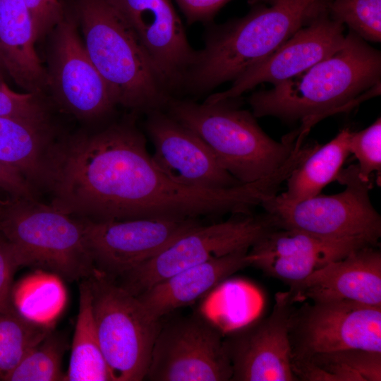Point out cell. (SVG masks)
<instances>
[{
	"label": "cell",
	"instance_id": "cell-1",
	"mask_svg": "<svg viewBox=\"0 0 381 381\" xmlns=\"http://www.w3.org/2000/svg\"><path fill=\"white\" fill-rule=\"evenodd\" d=\"M329 0H273L246 16L210 27L181 89L198 95L234 80L295 32L328 11Z\"/></svg>",
	"mask_w": 381,
	"mask_h": 381
},
{
	"label": "cell",
	"instance_id": "cell-2",
	"mask_svg": "<svg viewBox=\"0 0 381 381\" xmlns=\"http://www.w3.org/2000/svg\"><path fill=\"white\" fill-rule=\"evenodd\" d=\"M380 52L350 31L341 47L301 74L252 94L255 117L302 120L308 130L322 116L346 107L366 90L380 86Z\"/></svg>",
	"mask_w": 381,
	"mask_h": 381
},
{
	"label": "cell",
	"instance_id": "cell-3",
	"mask_svg": "<svg viewBox=\"0 0 381 381\" xmlns=\"http://www.w3.org/2000/svg\"><path fill=\"white\" fill-rule=\"evenodd\" d=\"M85 47L116 104L137 113L164 109L171 97L138 37L107 0H75Z\"/></svg>",
	"mask_w": 381,
	"mask_h": 381
},
{
	"label": "cell",
	"instance_id": "cell-4",
	"mask_svg": "<svg viewBox=\"0 0 381 381\" xmlns=\"http://www.w3.org/2000/svg\"><path fill=\"white\" fill-rule=\"evenodd\" d=\"M164 110L200 136L222 167L243 184L276 171L296 146L298 135L274 140L253 113L232 104L231 99L200 104L171 97Z\"/></svg>",
	"mask_w": 381,
	"mask_h": 381
},
{
	"label": "cell",
	"instance_id": "cell-5",
	"mask_svg": "<svg viewBox=\"0 0 381 381\" xmlns=\"http://www.w3.org/2000/svg\"><path fill=\"white\" fill-rule=\"evenodd\" d=\"M0 234L20 266L49 270L69 281L87 278L95 267L81 219L37 198L0 199Z\"/></svg>",
	"mask_w": 381,
	"mask_h": 381
},
{
	"label": "cell",
	"instance_id": "cell-6",
	"mask_svg": "<svg viewBox=\"0 0 381 381\" xmlns=\"http://www.w3.org/2000/svg\"><path fill=\"white\" fill-rule=\"evenodd\" d=\"M98 340L112 381H141L147 374L161 320H152L137 296L94 267L86 278Z\"/></svg>",
	"mask_w": 381,
	"mask_h": 381
},
{
	"label": "cell",
	"instance_id": "cell-7",
	"mask_svg": "<svg viewBox=\"0 0 381 381\" xmlns=\"http://www.w3.org/2000/svg\"><path fill=\"white\" fill-rule=\"evenodd\" d=\"M337 181L345 186L341 193H320L294 202L276 194L261 206L278 229H294L328 238H360L378 246L381 217L370 199V179H363L356 164L341 169Z\"/></svg>",
	"mask_w": 381,
	"mask_h": 381
},
{
	"label": "cell",
	"instance_id": "cell-8",
	"mask_svg": "<svg viewBox=\"0 0 381 381\" xmlns=\"http://www.w3.org/2000/svg\"><path fill=\"white\" fill-rule=\"evenodd\" d=\"M277 229L265 213L233 214L226 221L191 228L151 259L121 276L120 283L137 296L157 282L185 269L229 253L250 249Z\"/></svg>",
	"mask_w": 381,
	"mask_h": 381
},
{
	"label": "cell",
	"instance_id": "cell-9",
	"mask_svg": "<svg viewBox=\"0 0 381 381\" xmlns=\"http://www.w3.org/2000/svg\"><path fill=\"white\" fill-rule=\"evenodd\" d=\"M221 328L199 313L162 322L144 380L229 381L232 367Z\"/></svg>",
	"mask_w": 381,
	"mask_h": 381
},
{
	"label": "cell",
	"instance_id": "cell-10",
	"mask_svg": "<svg viewBox=\"0 0 381 381\" xmlns=\"http://www.w3.org/2000/svg\"><path fill=\"white\" fill-rule=\"evenodd\" d=\"M289 339L292 360L350 349L381 352V306L303 301L291 315Z\"/></svg>",
	"mask_w": 381,
	"mask_h": 381
},
{
	"label": "cell",
	"instance_id": "cell-11",
	"mask_svg": "<svg viewBox=\"0 0 381 381\" xmlns=\"http://www.w3.org/2000/svg\"><path fill=\"white\" fill-rule=\"evenodd\" d=\"M73 13H67L50 32L52 43L48 89L66 111L83 120H97L117 105L106 82L81 42Z\"/></svg>",
	"mask_w": 381,
	"mask_h": 381
},
{
	"label": "cell",
	"instance_id": "cell-12",
	"mask_svg": "<svg viewBox=\"0 0 381 381\" xmlns=\"http://www.w3.org/2000/svg\"><path fill=\"white\" fill-rule=\"evenodd\" d=\"M80 219L95 267L113 278L151 259L201 223L199 219Z\"/></svg>",
	"mask_w": 381,
	"mask_h": 381
},
{
	"label": "cell",
	"instance_id": "cell-13",
	"mask_svg": "<svg viewBox=\"0 0 381 381\" xmlns=\"http://www.w3.org/2000/svg\"><path fill=\"white\" fill-rule=\"evenodd\" d=\"M295 303L289 291L277 293L267 316L253 320L224 337L232 367L231 381H297L289 339Z\"/></svg>",
	"mask_w": 381,
	"mask_h": 381
},
{
	"label": "cell",
	"instance_id": "cell-14",
	"mask_svg": "<svg viewBox=\"0 0 381 381\" xmlns=\"http://www.w3.org/2000/svg\"><path fill=\"white\" fill-rule=\"evenodd\" d=\"M133 30L171 96L194 62L183 24L171 0H107Z\"/></svg>",
	"mask_w": 381,
	"mask_h": 381
},
{
	"label": "cell",
	"instance_id": "cell-15",
	"mask_svg": "<svg viewBox=\"0 0 381 381\" xmlns=\"http://www.w3.org/2000/svg\"><path fill=\"white\" fill-rule=\"evenodd\" d=\"M145 128L154 147L153 162L175 183L207 190L243 184L222 167L200 136L165 110L147 113Z\"/></svg>",
	"mask_w": 381,
	"mask_h": 381
},
{
	"label": "cell",
	"instance_id": "cell-16",
	"mask_svg": "<svg viewBox=\"0 0 381 381\" xmlns=\"http://www.w3.org/2000/svg\"><path fill=\"white\" fill-rule=\"evenodd\" d=\"M344 25L328 11L295 32L265 59L250 67L224 91L204 101L234 99L260 83L273 85L294 78L337 52L343 44Z\"/></svg>",
	"mask_w": 381,
	"mask_h": 381
},
{
	"label": "cell",
	"instance_id": "cell-17",
	"mask_svg": "<svg viewBox=\"0 0 381 381\" xmlns=\"http://www.w3.org/2000/svg\"><path fill=\"white\" fill-rule=\"evenodd\" d=\"M369 246L373 245L360 238H328L277 228L249 249L248 259L250 265L291 286L325 265Z\"/></svg>",
	"mask_w": 381,
	"mask_h": 381
},
{
	"label": "cell",
	"instance_id": "cell-18",
	"mask_svg": "<svg viewBox=\"0 0 381 381\" xmlns=\"http://www.w3.org/2000/svg\"><path fill=\"white\" fill-rule=\"evenodd\" d=\"M289 291L295 303L350 301L381 306V253L373 246L355 250L291 285Z\"/></svg>",
	"mask_w": 381,
	"mask_h": 381
},
{
	"label": "cell",
	"instance_id": "cell-19",
	"mask_svg": "<svg viewBox=\"0 0 381 381\" xmlns=\"http://www.w3.org/2000/svg\"><path fill=\"white\" fill-rule=\"evenodd\" d=\"M59 141L49 116H0V162L37 193L47 190Z\"/></svg>",
	"mask_w": 381,
	"mask_h": 381
},
{
	"label": "cell",
	"instance_id": "cell-20",
	"mask_svg": "<svg viewBox=\"0 0 381 381\" xmlns=\"http://www.w3.org/2000/svg\"><path fill=\"white\" fill-rule=\"evenodd\" d=\"M248 250H240L181 270L137 297L147 315L159 321L172 311L193 303L237 271L250 266Z\"/></svg>",
	"mask_w": 381,
	"mask_h": 381
},
{
	"label": "cell",
	"instance_id": "cell-21",
	"mask_svg": "<svg viewBox=\"0 0 381 381\" xmlns=\"http://www.w3.org/2000/svg\"><path fill=\"white\" fill-rule=\"evenodd\" d=\"M36 40L23 0H0V61L13 80L29 93L48 89L47 69L35 50Z\"/></svg>",
	"mask_w": 381,
	"mask_h": 381
},
{
	"label": "cell",
	"instance_id": "cell-22",
	"mask_svg": "<svg viewBox=\"0 0 381 381\" xmlns=\"http://www.w3.org/2000/svg\"><path fill=\"white\" fill-rule=\"evenodd\" d=\"M349 128H344L327 143L310 152L291 171L285 182L286 189L279 195L289 201L314 197L329 183L337 180L348 157Z\"/></svg>",
	"mask_w": 381,
	"mask_h": 381
},
{
	"label": "cell",
	"instance_id": "cell-23",
	"mask_svg": "<svg viewBox=\"0 0 381 381\" xmlns=\"http://www.w3.org/2000/svg\"><path fill=\"white\" fill-rule=\"evenodd\" d=\"M291 363L297 380H381V352L344 349L292 360Z\"/></svg>",
	"mask_w": 381,
	"mask_h": 381
},
{
	"label": "cell",
	"instance_id": "cell-24",
	"mask_svg": "<svg viewBox=\"0 0 381 381\" xmlns=\"http://www.w3.org/2000/svg\"><path fill=\"white\" fill-rule=\"evenodd\" d=\"M64 381H112L100 349L87 279L79 285V309Z\"/></svg>",
	"mask_w": 381,
	"mask_h": 381
},
{
	"label": "cell",
	"instance_id": "cell-25",
	"mask_svg": "<svg viewBox=\"0 0 381 381\" xmlns=\"http://www.w3.org/2000/svg\"><path fill=\"white\" fill-rule=\"evenodd\" d=\"M11 303L24 318L49 325L63 310L66 294L60 277L37 272L21 279L11 290Z\"/></svg>",
	"mask_w": 381,
	"mask_h": 381
},
{
	"label": "cell",
	"instance_id": "cell-26",
	"mask_svg": "<svg viewBox=\"0 0 381 381\" xmlns=\"http://www.w3.org/2000/svg\"><path fill=\"white\" fill-rule=\"evenodd\" d=\"M52 330V325L24 318L13 305L0 311V380L5 381L25 355Z\"/></svg>",
	"mask_w": 381,
	"mask_h": 381
},
{
	"label": "cell",
	"instance_id": "cell-27",
	"mask_svg": "<svg viewBox=\"0 0 381 381\" xmlns=\"http://www.w3.org/2000/svg\"><path fill=\"white\" fill-rule=\"evenodd\" d=\"M66 341L50 331L22 358L5 381H64L61 360Z\"/></svg>",
	"mask_w": 381,
	"mask_h": 381
},
{
	"label": "cell",
	"instance_id": "cell-28",
	"mask_svg": "<svg viewBox=\"0 0 381 381\" xmlns=\"http://www.w3.org/2000/svg\"><path fill=\"white\" fill-rule=\"evenodd\" d=\"M328 12L365 41H381V0H329Z\"/></svg>",
	"mask_w": 381,
	"mask_h": 381
},
{
	"label": "cell",
	"instance_id": "cell-29",
	"mask_svg": "<svg viewBox=\"0 0 381 381\" xmlns=\"http://www.w3.org/2000/svg\"><path fill=\"white\" fill-rule=\"evenodd\" d=\"M349 151L358 161L360 175L370 179L374 172L381 171V119L377 118L365 129L351 132L349 139Z\"/></svg>",
	"mask_w": 381,
	"mask_h": 381
},
{
	"label": "cell",
	"instance_id": "cell-30",
	"mask_svg": "<svg viewBox=\"0 0 381 381\" xmlns=\"http://www.w3.org/2000/svg\"><path fill=\"white\" fill-rule=\"evenodd\" d=\"M0 116H49L43 95L20 94L11 90L0 77Z\"/></svg>",
	"mask_w": 381,
	"mask_h": 381
},
{
	"label": "cell",
	"instance_id": "cell-31",
	"mask_svg": "<svg viewBox=\"0 0 381 381\" xmlns=\"http://www.w3.org/2000/svg\"><path fill=\"white\" fill-rule=\"evenodd\" d=\"M23 1L30 13L36 42L49 34L66 13L59 0Z\"/></svg>",
	"mask_w": 381,
	"mask_h": 381
},
{
	"label": "cell",
	"instance_id": "cell-32",
	"mask_svg": "<svg viewBox=\"0 0 381 381\" xmlns=\"http://www.w3.org/2000/svg\"><path fill=\"white\" fill-rule=\"evenodd\" d=\"M20 267L12 246L1 236L0 237V311L11 306V284L15 271Z\"/></svg>",
	"mask_w": 381,
	"mask_h": 381
},
{
	"label": "cell",
	"instance_id": "cell-33",
	"mask_svg": "<svg viewBox=\"0 0 381 381\" xmlns=\"http://www.w3.org/2000/svg\"><path fill=\"white\" fill-rule=\"evenodd\" d=\"M231 0H175L187 23H208Z\"/></svg>",
	"mask_w": 381,
	"mask_h": 381
},
{
	"label": "cell",
	"instance_id": "cell-34",
	"mask_svg": "<svg viewBox=\"0 0 381 381\" xmlns=\"http://www.w3.org/2000/svg\"><path fill=\"white\" fill-rule=\"evenodd\" d=\"M0 191L9 197L37 198V193L16 171L0 162Z\"/></svg>",
	"mask_w": 381,
	"mask_h": 381
},
{
	"label": "cell",
	"instance_id": "cell-35",
	"mask_svg": "<svg viewBox=\"0 0 381 381\" xmlns=\"http://www.w3.org/2000/svg\"><path fill=\"white\" fill-rule=\"evenodd\" d=\"M5 72L6 71H5L4 67H3V66H2V64H1V63L0 61V77L1 78H4Z\"/></svg>",
	"mask_w": 381,
	"mask_h": 381
},
{
	"label": "cell",
	"instance_id": "cell-36",
	"mask_svg": "<svg viewBox=\"0 0 381 381\" xmlns=\"http://www.w3.org/2000/svg\"><path fill=\"white\" fill-rule=\"evenodd\" d=\"M267 1H273V0H267Z\"/></svg>",
	"mask_w": 381,
	"mask_h": 381
},
{
	"label": "cell",
	"instance_id": "cell-37",
	"mask_svg": "<svg viewBox=\"0 0 381 381\" xmlns=\"http://www.w3.org/2000/svg\"><path fill=\"white\" fill-rule=\"evenodd\" d=\"M1 234H0V237H1Z\"/></svg>",
	"mask_w": 381,
	"mask_h": 381
}]
</instances>
